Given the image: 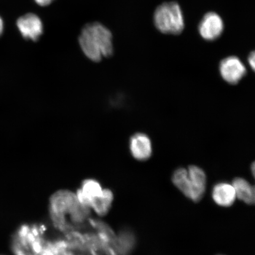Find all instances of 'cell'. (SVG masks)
I'll return each mask as SVG.
<instances>
[{"mask_svg": "<svg viewBox=\"0 0 255 255\" xmlns=\"http://www.w3.org/2000/svg\"><path fill=\"white\" fill-rule=\"evenodd\" d=\"M79 42L82 52L88 59L100 62L104 57L113 55V35L104 25L93 23L83 28Z\"/></svg>", "mask_w": 255, "mask_h": 255, "instance_id": "6da1fadb", "label": "cell"}, {"mask_svg": "<svg viewBox=\"0 0 255 255\" xmlns=\"http://www.w3.org/2000/svg\"><path fill=\"white\" fill-rule=\"evenodd\" d=\"M171 180L174 186L194 202H199L205 193L206 174L202 168L196 165H190L187 169H176Z\"/></svg>", "mask_w": 255, "mask_h": 255, "instance_id": "7a4b0ae2", "label": "cell"}, {"mask_svg": "<svg viewBox=\"0 0 255 255\" xmlns=\"http://www.w3.org/2000/svg\"><path fill=\"white\" fill-rule=\"evenodd\" d=\"M156 28L164 34H179L184 28V18L179 4L164 2L156 8L154 14Z\"/></svg>", "mask_w": 255, "mask_h": 255, "instance_id": "3957f363", "label": "cell"}, {"mask_svg": "<svg viewBox=\"0 0 255 255\" xmlns=\"http://www.w3.org/2000/svg\"><path fill=\"white\" fill-rule=\"evenodd\" d=\"M222 78L229 84H237L247 74V68L237 56H229L223 59L219 65Z\"/></svg>", "mask_w": 255, "mask_h": 255, "instance_id": "277c9868", "label": "cell"}, {"mask_svg": "<svg viewBox=\"0 0 255 255\" xmlns=\"http://www.w3.org/2000/svg\"><path fill=\"white\" fill-rule=\"evenodd\" d=\"M199 34L207 41H213L221 37L224 30V23L222 17L215 12H209L200 21Z\"/></svg>", "mask_w": 255, "mask_h": 255, "instance_id": "5b68a950", "label": "cell"}, {"mask_svg": "<svg viewBox=\"0 0 255 255\" xmlns=\"http://www.w3.org/2000/svg\"><path fill=\"white\" fill-rule=\"evenodd\" d=\"M17 26L25 39L36 41L43 32V25L40 18L34 14H25L19 18Z\"/></svg>", "mask_w": 255, "mask_h": 255, "instance_id": "8992f818", "label": "cell"}, {"mask_svg": "<svg viewBox=\"0 0 255 255\" xmlns=\"http://www.w3.org/2000/svg\"><path fill=\"white\" fill-rule=\"evenodd\" d=\"M104 190L98 181L89 178L83 181L75 193L80 203L90 209L92 204L103 195Z\"/></svg>", "mask_w": 255, "mask_h": 255, "instance_id": "52a82bcc", "label": "cell"}, {"mask_svg": "<svg viewBox=\"0 0 255 255\" xmlns=\"http://www.w3.org/2000/svg\"><path fill=\"white\" fill-rule=\"evenodd\" d=\"M129 150L138 161H146L151 157L152 145L150 138L143 133H136L129 140Z\"/></svg>", "mask_w": 255, "mask_h": 255, "instance_id": "ba28073f", "label": "cell"}, {"mask_svg": "<svg viewBox=\"0 0 255 255\" xmlns=\"http://www.w3.org/2000/svg\"><path fill=\"white\" fill-rule=\"evenodd\" d=\"M212 196L216 205L223 207L232 206L237 199L234 186L226 182H221L215 185L213 188Z\"/></svg>", "mask_w": 255, "mask_h": 255, "instance_id": "9c48e42d", "label": "cell"}, {"mask_svg": "<svg viewBox=\"0 0 255 255\" xmlns=\"http://www.w3.org/2000/svg\"><path fill=\"white\" fill-rule=\"evenodd\" d=\"M237 198L242 200L247 205H254L255 203V188L243 178H235L232 182Z\"/></svg>", "mask_w": 255, "mask_h": 255, "instance_id": "30bf717a", "label": "cell"}, {"mask_svg": "<svg viewBox=\"0 0 255 255\" xmlns=\"http://www.w3.org/2000/svg\"><path fill=\"white\" fill-rule=\"evenodd\" d=\"M114 193L109 189L104 188L103 195L92 204L90 207L93 212L100 218H103L108 214L114 202Z\"/></svg>", "mask_w": 255, "mask_h": 255, "instance_id": "8fae6325", "label": "cell"}, {"mask_svg": "<svg viewBox=\"0 0 255 255\" xmlns=\"http://www.w3.org/2000/svg\"><path fill=\"white\" fill-rule=\"evenodd\" d=\"M248 61L249 65H250L251 68L254 71L255 67V54L254 52H252L250 54V55L248 56Z\"/></svg>", "mask_w": 255, "mask_h": 255, "instance_id": "7c38bea8", "label": "cell"}, {"mask_svg": "<svg viewBox=\"0 0 255 255\" xmlns=\"http://www.w3.org/2000/svg\"><path fill=\"white\" fill-rule=\"evenodd\" d=\"M34 1L39 5L47 6L51 4L54 0H34Z\"/></svg>", "mask_w": 255, "mask_h": 255, "instance_id": "4fadbf2b", "label": "cell"}, {"mask_svg": "<svg viewBox=\"0 0 255 255\" xmlns=\"http://www.w3.org/2000/svg\"><path fill=\"white\" fill-rule=\"evenodd\" d=\"M3 30H4V22H3L2 18L0 17V36H1Z\"/></svg>", "mask_w": 255, "mask_h": 255, "instance_id": "5bb4252c", "label": "cell"}, {"mask_svg": "<svg viewBox=\"0 0 255 255\" xmlns=\"http://www.w3.org/2000/svg\"><path fill=\"white\" fill-rule=\"evenodd\" d=\"M255 164L254 162H253V164H252V172H253V176L255 175Z\"/></svg>", "mask_w": 255, "mask_h": 255, "instance_id": "9a60e30c", "label": "cell"}, {"mask_svg": "<svg viewBox=\"0 0 255 255\" xmlns=\"http://www.w3.org/2000/svg\"></svg>", "mask_w": 255, "mask_h": 255, "instance_id": "2e32d148", "label": "cell"}]
</instances>
